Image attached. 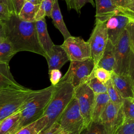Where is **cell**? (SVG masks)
I'll return each instance as SVG.
<instances>
[{
    "mask_svg": "<svg viewBox=\"0 0 134 134\" xmlns=\"http://www.w3.org/2000/svg\"><path fill=\"white\" fill-rule=\"evenodd\" d=\"M2 23L6 39L16 53L26 51L41 55L45 58L46 53L38 39L36 21H24L15 14H11L8 20Z\"/></svg>",
    "mask_w": 134,
    "mask_h": 134,
    "instance_id": "6da1fadb",
    "label": "cell"
},
{
    "mask_svg": "<svg viewBox=\"0 0 134 134\" xmlns=\"http://www.w3.org/2000/svg\"><path fill=\"white\" fill-rule=\"evenodd\" d=\"M47 117L43 115L37 120L20 129L15 134H39L48 125Z\"/></svg>",
    "mask_w": 134,
    "mask_h": 134,
    "instance_id": "ffe728a7",
    "label": "cell"
},
{
    "mask_svg": "<svg viewBox=\"0 0 134 134\" xmlns=\"http://www.w3.org/2000/svg\"><path fill=\"white\" fill-rule=\"evenodd\" d=\"M115 64L114 46L108 40L103 55L98 61L96 68H102L113 72Z\"/></svg>",
    "mask_w": 134,
    "mask_h": 134,
    "instance_id": "ac0fdd59",
    "label": "cell"
},
{
    "mask_svg": "<svg viewBox=\"0 0 134 134\" xmlns=\"http://www.w3.org/2000/svg\"><path fill=\"white\" fill-rule=\"evenodd\" d=\"M48 64L49 71L60 69L68 61L69 58L61 45L54 44L49 53L45 57Z\"/></svg>",
    "mask_w": 134,
    "mask_h": 134,
    "instance_id": "9a60e30c",
    "label": "cell"
},
{
    "mask_svg": "<svg viewBox=\"0 0 134 134\" xmlns=\"http://www.w3.org/2000/svg\"><path fill=\"white\" fill-rule=\"evenodd\" d=\"M55 0H42L41 4L44 8L46 16L50 17L53 5Z\"/></svg>",
    "mask_w": 134,
    "mask_h": 134,
    "instance_id": "836d02e7",
    "label": "cell"
},
{
    "mask_svg": "<svg viewBox=\"0 0 134 134\" xmlns=\"http://www.w3.org/2000/svg\"><path fill=\"white\" fill-rule=\"evenodd\" d=\"M74 96L78 102L84 128L92 121L91 115L95 94L86 83H84L74 88Z\"/></svg>",
    "mask_w": 134,
    "mask_h": 134,
    "instance_id": "9c48e42d",
    "label": "cell"
},
{
    "mask_svg": "<svg viewBox=\"0 0 134 134\" xmlns=\"http://www.w3.org/2000/svg\"><path fill=\"white\" fill-rule=\"evenodd\" d=\"M20 117V110L1 121L0 134H14Z\"/></svg>",
    "mask_w": 134,
    "mask_h": 134,
    "instance_id": "603a6c76",
    "label": "cell"
},
{
    "mask_svg": "<svg viewBox=\"0 0 134 134\" xmlns=\"http://www.w3.org/2000/svg\"><path fill=\"white\" fill-rule=\"evenodd\" d=\"M74 92V87L71 83L62 77L54 86L52 96L43 114L48 120L46 129L59 120L62 113L73 98Z\"/></svg>",
    "mask_w": 134,
    "mask_h": 134,
    "instance_id": "277c9868",
    "label": "cell"
},
{
    "mask_svg": "<svg viewBox=\"0 0 134 134\" xmlns=\"http://www.w3.org/2000/svg\"><path fill=\"white\" fill-rule=\"evenodd\" d=\"M80 134H105V132L101 123L91 121L83 129Z\"/></svg>",
    "mask_w": 134,
    "mask_h": 134,
    "instance_id": "f1b7e54d",
    "label": "cell"
},
{
    "mask_svg": "<svg viewBox=\"0 0 134 134\" xmlns=\"http://www.w3.org/2000/svg\"><path fill=\"white\" fill-rule=\"evenodd\" d=\"M0 125H1V121H0Z\"/></svg>",
    "mask_w": 134,
    "mask_h": 134,
    "instance_id": "b9f144b4",
    "label": "cell"
},
{
    "mask_svg": "<svg viewBox=\"0 0 134 134\" xmlns=\"http://www.w3.org/2000/svg\"><path fill=\"white\" fill-rule=\"evenodd\" d=\"M134 21V17L120 13L111 16L105 21L108 40L115 46L122 33L131 22Z\"/></svg>",
    "mask_w": 134,
    "mask_h": 134,
    "instance_id": "7c38bea8",
    "label": "cell"
},
{
    "mask_svg": "<svg viewBox=\"0 0 134 134\" xmlns=\"http://www.w3.org/2000/svg\"><path fill=\"white\" fill-rule=\"evenodd\" d=\"M41 1H42V0H41Z\"/></svg>",
    "mask_w": 134,
    "mask_h": 134,
    "instance_id": "7bdbcfd3",
    "label": "cell"
},
{
    "mask_svg": "<svg viewBox=\"0 0 134 134\" xmlns=\"http://www.w3.org/2000/svg\"><path fill=\"white\" fill-rule=\"evenodd\" d=\"M36 28L39 42L47 55L54 44L48 34L45 18L36 21Z\"/></svg>",
    "mask_w": 134,
    "mask_h": 134,
    "instance_id": "2e32d148",
    "label": "cell"
},
{
    "mask_svg": "<svg viewBox=\"0 0 134 134\" xmlns=\"http://www.w3.org/2000/svg\"><path fill=\"white\" fill-rule=\"evenodd\" d=\"M6 40V37H5V33L3 29V24L2 21L1 22L0 21V43L5 41Z\"/></svg>",
    "mask_w": 134,
    "mask_h": 134,
    "instance_id": "ab89813d",
    "label": "cell"
},
{
    "mask_svg": "<svg viewBox=\"0 0 134 134\" xmlns=\"http://www.w3.org/2000/svg\"><path fill=\"white\" fill-rule=\"evenodd\" d=\"M70 62L81 61L91 58L90 45L81 37L70 36L61 44Z\"/></svg>",
    "mask_w": 134,
    "mask_h": 134,
    "instance_id": "8fae6325",
    "label": "cell"
},
{
    "mask_svg": "<svg viewBox=\"0 0 134 134\" xmlns=\"http://www.w3.org/2000/svg\"><path fill=\"white\" fill-rule=\"evenodd\" d=\"M121 106L124 119H134V98H123Z\"/></svg>",
    "mask_w": 134,
    "mask_h": 134,
    "instance_id": "484cf974",
    "label": "cell"
},
{
    "mask_svg": "<svg viewBox=\"0 0 134 134\" xmlns=\"http://www.w3.org/2000/svg\"><path fill=\"white\" fill-rule=\"evenodd\" d=\"M49 74L51 85L53 86L56 85L62 77L61 72L58 69H52L49 71Z\"/></svg>",
    "mask_w": 134,
    "mask_h": 134,
    "instance_id": "d6a6232c",
    "label": "cell"
},
{
    "mask_svg": "<svg viewBox=\"0 0 134 134\" xmlns=\"http://www.w3.org/2000/svg\"><path fill=\"white\" fill-rule=\"evenodd\" d=\"M95 5L96 6V20L105 22L115 14L120 13L126 14L118 8L112 0H95Z\"/></svg>",
    "mask_w": 134,
    "mask_h": 134,
    "instance_id": "5bb4252c",
    "label": "cell"
},
{
    "mask_svg": "<svg viewBox=\"0 0 134 134\" xmlns=\"http://www.w3.org/2000/svg\"><path fill=\"white\" fill-rule=\"evenodd\" d=\"M54 86L33 90L27 102L20 110V117L14 134L22 128L42 116L52 96Z\"/></svg>",
    "mask_w": 134,
    "mask_h": 134,
    "instance_id": "3957f363",
    "label": "cell"
},
{
    "mask_svg": "<svg viewBox=\"0 0 134 134\" xmlns=\"http://www.w3.org/2000/svg\"><path fill=\"white\" fill-rule=\"evenodd\" d=\"M86 3H90L93 7L95 6V3L93 0H76V12L79 14H80L81 8Z\"/></svg>",
    "mask_w": 134,
    "mask_h": 134,
    "instance_id": "8d00e7d4",
    "label": "cell"
},
{
    "mask_svg": "<svg viewBox=\"0 0 134 134\" xmlns=\"http://www.w3.org/2000/svg\"><path fill=\"white\" fill-rule=\"evenodd\" d=\"M58 122L69 134H80L84 128L83 119L74 96L62 113Z\"/></svg>",
    "mask_w": 134,
    "mask_h": 134,
    "instance_id": "8992f818",
    "label": "cell"
},
{
    "mask_svg": "<svg viewBox=\"0 0 134 134\" xmlns=\"http://www.w3.org/2000/svg\"><path fill=\"white\" fill-rule=\"evenodd\" d=\"M109 101L107 93L95 95V99L91 115L92 121L95 122H100L103 113Z\"/></svg>",
    "mask_w": 134,
    "mask_h": 134,
    "instance_id": "d6986e66",
    "label": "cell"
},
{
    "mask_svg": "<svg viewBox=\"0 0 134 134\" xmlns=\"http://www.w3.org/2000/svg\"><path fill=\"white\" fill-rule=\"evenodd\" d=\"M52 23L57 29H58L63 36L64 40L71 36L64 22L61 10L59 5L58 0H55L53 5L51 16Z\"/></svg>",
    "mask_w": 134,
    "mask_h": 134,
    "instance_id": "e0dca14e",
    "label": "cell"
},
{
    "mask_svg": "<svg viewBox=\"0 0 134 134\" xmlns=\"http://www.w3.org/2000/svg\"><path fill=\"white\" fill-rule=\"evenodd\" d=\"M111 73L112 72L108 71L102 68H95L93 72V75L100 82L105 84L111 79Z\"/></svg>",
    "mask_w": 134,
    "mask_h": 134,
    "instance_id": "f546056e",
    "label": "cell"
},
{
    "mask_svg": "<svg viewBox=\"0 0 134 134\" xmlns=\"http://www.w3.org/2000/svg\"><path fill=\"white\" fill-rule=\"evenodd\" d=\"M86 83L92 90L95 95L107 93L106 84L100 82L95 77L94 75L92 76Z\"/></svg>",
    "mask_w": 134,
    "mask_h": 134,
    "instance_id": "83f0119b",
    "label": "cell"
},
{
    "mask_svg": "<svg viewBox=\"0 0 134 134\" xmlns=\"http://www.w3.org/2000/svg\"><path fill=\"white\" fill-rule=\"evenodd\" d=\"M113 72L134 79V21L131 22L114 46Z\"/></svg>",
    "mask_w": 134,
    "mask_h": 134,
    "instance_id": "7a4b0ae2",
    "label": "cell"
},
{
    "mask_svg": "<svg viewBox=\"0 0 134 134\" xmlns=\"http://www.w3.org/2000/svg\"><path fill=\"white\" fill-rule=\"evenodd\" d=\"M17 53L10 44L6 40L0 43V63H8Z\"/></svg>",
    "mask_w": 134,
    "mask_h": 134,
    "instance_id": "cb8c5ba5",
    "label": "cell"
},
{
    "mask_svg": "<svg viewBox=\"0 0 134 134\" xmlns=\"http://www.w3.org/2000/svg\"><path fill=\"white\" fill-rule=\"evenodd\" d=\"M39 134H69L61 127L58 121L52 124L48 128L42 130Z\"/></svg>",
    "mask_w": 134,
    "mask_h": 134,
    "instance_id": "1f68e13d",
    "label": "cell"
},
{
    "mask_svg": "<svg viewBox=\"0 0 134 134\" xmlns=\"http://www.w3.org/2000/svg\"><path fill=\"white\" fill-rule=\"evenodd\" d=\"M12 74L9 64L0 63V89L12 85H18Z\"/></svg>",
    "mask_w": 134,
    "mask_h": 134,
    "instance_id": "7402d4cb",
    "label": "cell"
},
{
    "mask_svg": "<svg viewBox=\"0 0 134 134\" xmlns=\"http://www.w3.org/2000/svg\"><path fill=\"white\" fill-rule=\"evenodd\" d=\"M111 80L122 98H134V79L112 72Z\"/></svg>",
    "mask_w": 134,
    "mask_h": 134,
    "instance_id": "4fadbf2b",
    "label": "cell"
},
{
    "mask_svg": "<svg viewBox=\"0 0 134 134\" xmlns=\"http://www.w3.org/2000/svg\"><path fill=\"white\" fill-rule=\"evenodd\" d=\"M0 3L6 6L11 14H15L12 0H0Z\"/></svg>",
    "mask_w": 134,
    "mask_h": 134,
    "instance_id": "74e56055",
    "label": "cell"
},
{
    "mask_svg": "<svg viewBox=\"0 0 134 134\" xmlns=\"http://www.w3.org/2000/svg\"><path fill=\"white\" fill-rule=\"evenodd\" d=\"M96 68L92 58L81 61H72L68 71L62 77L71 83L74 88L86 83L92 76Z\"/></svg>",
    "mask_w": 134,
    "mask_h": 134,
    "instance_id": "52a82bcc",
    "label": "cell"
},
{
    "mask_svg": "<svg viewBox=\"0 0 134 134\" xmlns=\"http://www.w3.org/2000/svg\"><path fill=\"white\" fill-rule=\"evenodd\" d=\"M114 4L122 12L134 17V0H112Z\"/></svg>",
    "mask_w": 134,
    "mask_h": 134,
    "instance_id": "4316f807",
    "label": "cell"
},
{
    "mask_svg": "<svg viewBox=\"0 0 134 134\" xmlns=\"http://www.w3.org/2000/svg\"><path fill=\"white\" fill-rule=\"evenodd\" d=\"M65 2L69 10L74 9L76 12V0H63Z\"/></svg>",
    "mask_w": 134,
    "mask_h": 134,
    "instance_id": "f35d334b",
    "label": "cell"
},
{
    "mask_svg": "<svg viewBox=\"0 0 134 134\" xmlns=\"http://www.w3.org/2000/svg\"><path fill=\"white\" fill-rule=\"evenodd\" d=\"M105 84L107 87V94L110 102L116 104H122L123 98L112 83L111 79Z\"/></svg>",
    "mask_w": 134,
    "mask_h": 134,
    "instance_id": "d4e9b609",
    "label": "cell"
},
{
    "mask_svg": "<svg viewBox=\"0 0 134 134\" xmlns=\"http://www.w3.org/2000/svg\"><path fill=\"white\" fill-rule=\"evenodd\" d=\"M26 1V0H12L15 15H18Z\"/></svg>",
    "mask_w": 134,
    "mask_h": 134,
    "instance_id": "d590c367",
    "label": "cell"
},
{
    "mask_svg": "<svg viewBox=\"0 0 134 134\" xmlns=\"http://www.w3.org/2000/svg\"><path fill=\"white\" fill-rule=\"evenodd\" d=\"M33 90L20 84L0 89V121L19 111Z\"/></svg>",
    "mask_w": 134,
    "mask_h": 134,
    "instance_id": "5b68a950",
    "label": "cell"
},
{
    "mask_svg": "<svg viewBox=\"0 0 134 134\" xmlns=\"http://www.w3.org/2000/svg\"><path fill=\"white\" fill-rule=\"evenodd\" d=\"M115 134H134V119H124Z\"/></svg>",
    "mask_w": 134,
    "mask_h": 134,
    "instance_id": "4dcf8cb0",
    "label": "cell"
},
{
    "mask_svg": "<svg viewBox=\"0 0 134 134\" xmlns=\"http://www.w3.org/2000/svg\"><path fill=\"white\" fill-rule=\"evenodd\" d=\"M122 104H116L109 102L101 117L100 123L105 134H115L124 121Z\"/></svg>",
    "mask_w": 134,
    "mask_h": 134,
    "instance_id": "30bf717a",
    "label": "cell"
},
{
    "mask_svg": "<svg viewBox=\"0 0 134 134\" xmlns=\"http://www.w3.org/2000/svg\"><path fill=\"white\" fill-rule=\"evenodd\" d=\"M10 14L11 13L7 7L0 3V21L8 20Z\"/></svg>",
    "mask_w": 134,
    "mask_h": 134,
    "instance_id": "e575fe53",
    "label": "cell"
},
{
    "mask_svg": "<svg viewBox=\"0 0 134 134\" xmlns=\"http://www.w3.org/2000/svg\"><path fill=\"white\" fill-rule=\"evenodd\" d=\"M108 40L105 21L96 20L91 36L87 41L90 45L91 58L96 66L102 57Z\"/></svg>",
    "mask_w": 134,
    "mask_h": 134,
    "instance_id": "ba28073f",
    "label": "cell"
},
{
    "mask_svg": "<svg viewBox=\"0 0 134 134\" xmlns=\"http://www.w3.org/2000/svg\"><path fill=\"white\" fill-rule=\"evenodd\" d=\"M26 1L31 2L34 4H40L41 2V0H26Z\"/></svg>",
    "mask_w": 134,
    "mask_h": 134,
    "instance_id": "60d3db41",
    "label": "cell"
},
{
    "mask_svg": "<svg viewBox=\"0 0 134 134\" xmlns=\"http://www.w3.org/2000/svg\"><path fill=\"white\" fill-rule=\"evenodd\" d=\"M39 6L40 4H34L31 2L26 1L18 15V17L24 21H35V17Z\"/></svg>",
    "mask_w": 134,
    "mask_h": 134,
    "instance_id": "44dd1931",
    "label": "cell"
}]
</instances>
